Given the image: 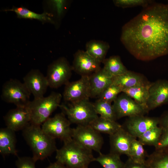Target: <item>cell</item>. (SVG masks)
<instances>
[{
	"instance_id": "6da1fadb",
	"label": "cell",
	"mask_w": 168,
	"mask_h": 168,
	"mask_svg": "<svg viewBox=\"0 0 168 168\" xmlns=\"http://www.w3.org/2000/svg\"><path fill=\"white\" fill-rule=\"evenodd\" d=\"M120 40L137 59L152 60L168 54V4L154 2L122 27Z\"/></svg>"
},
{
	"instance_id": "7a4b0ae2",
	"label": "cell",
	"mask_w": 168,
	"mask_h": 168,
	"mask_svg": "<svg viewBox=\"0 0 168 168\" xmlns=\"http://www.w3.org/2000/svg\"><path fill=\"white\" fill-rule=\"evenodd\" d=\"M23 136L36 161L43 160L57 149L55 139L45 133L40 127L30 122L22 130Z\"/></svg>"
},
{
	"instance_id": "3957f363",
	"label": "cell",
	"mask_w": 168,
	"mask_h": 168,
	"mask_svg": "<svg viewBox=\"0 0 168 168\" xmlns=\"http://www.w3.org/2000/svg\"><path fill=\"white\" fill-rule=\"evenodd\" d=\"M56 161L67 168H88L94 161L92 151L84 147L72 138L63 143V147L56 151Z\"/></svg>"
},
{
	"instance_id": "277c9868",
	"label": "cell",
	"mask_w": 168,
	"mask_h": 168,
	"mask_svg": "<svg viewBox=\"0 0 168 168\" xmlns=\"http://www.w3.org/2000/svg\"><path fill=\"white\" fill-rule=\"evenodd\" d=\"M63 96L58 92H52L46 97L34 99L27 106L31 115L30 122L41 125L58 107Z\"/></svg>"
},
{
	"instance_id": "5b68a950",
	"label": "cell",
	"mask_w": 168,
	"mask_h": 168,
	"mask_svg": "<svg viewBox=\"0 0 168 168\" xmlns=\"http://www.w3.org/2000/svg\"><path fill=\"white\" fill-rule=\"evenodd\" d=\"M59 107L71 123L89 125L98 116L89 99L61 104Z\"/></svg>"
},
{
	"instance_id": "8992f818",
	"label": "cell",
	"mask_w": 168,
	"mask_h": 168,
	"mask_svg": "<svg viewBox=\"0 0 168 168\" xmlns=\"http://www.w3.org/2000/svg\"><path fill=\"white\" fill-rule=\"evenodd\" d=\"M30 94L24 82L12 79L3 84L1 97L4 101L13 104L16 107H25L30 101Z\"/></svg>"
},
{
	"instance_id": "52a82bcc",
	"label": "cell",
	"mask_w": 168,
	"mask_h": 168,
	"mask_svg": "<svg viewBox=\"0 0 168 168\" xmlns=\"http://www.w3.org/2000/svg\"><path fill=\"white\" fill-rule=\"evenodd\" d=\"M71 123L62 112L49 118L42 124V128L53 138H58L63 143L72 139V128Z\"/></svg>"
},
{
	"instance_id": "ba28073f",
	"label": "cell",
	"mask_w": 168,
	"mask_h": 168,
	"mask_svg": "<svg viewBox=\"0 0 168 168\" xmlns=\"http://www.w3.org/2000/svg\"><path fill=\"white\" fill-rule=\"evenodd\" d=\"M72 71V66L64 57L54 61L48 66L46 76L49 87L57 88L65 85L69 82Z\"/></svg>"
},
{
	"instance_id": "9c48e42d",
	"label": "cell",
	"mask_w": 168,
	"mask_h": 168,
	"mask_svg": "<svg viewBox=\"0 0 168 168\" xmlns=\"http://www.w3.org/2000/svg\"><path fill=\"white\" fill-rule=\"evenodd\" d=\"M72 138L84 147L99 154L104 143L103 137L89 125H77L72 128Z\"/></svg>"
},
{
	"instance_id": "30bf717a",
	"label": "cell",
	"mask_w": 168,
	"mask_h": 168,
	"mask_svg": "<svg viewBox=\"0 0 168 168\" xmlns=\"http://www.w3.org/2000/svg\"><path fill=\"white\" fill-rule=\"evenodd\" d=\"M117 119L125 117L144 115L148 110L123 93L119 95L113 104Z\"/></svg>"
},
{
	"instance_id": "8fae6325",
	"label": "cell",
	"mask_w": 168,
	"mask_h": 168,
	"mask_svg": "<svg viewBox=\"0 0 168 168\" xmlns=\"http://www.w3.org/2000/svg\"><path fill=\"white\" fill-rule=\"evenodd\" d=\"M66 103H71L89 99L90 87L89 76H81L76 81L65 85L62 96Z\"/></svg>"
},
{
	"instance_id": "7c38bea8",
	"label": "cell",
	"mask_w": 168,
	"mask_h": 168,
	"mask_svg": "<svg viewBox=\"0 0 168 168\" xmlns=\"http://www.w3.org/2000/svg\"><path fill=\"white\" fill-rule=\"evenodd\" d=\"M159 118L138 115L128 117L122 127L131 135L138 138L147 130L158 126Z\"/></svg>"
},
{
	"instance_id": "4fadbf2b",
	"label": "cell",
	"mask_w": 168,
	"mask_h": 168,
	"mask_svg": "<svg viewBox=\"0 0 168 168\" xmlns=\"http://www.w3.org/2000/svg\"><path fill=\"white\" fill-rule=\"evenodd\" d=\"M100 63L86 51L79 50L74 55L72 70L81 76H89L100 69Z\"/></svg>"
},
{
	"instance_id": "5bb4252c",
	"label": "cell",
	"mask_w": 168,
	"mask_h": 168,
	"mask_svg": "<svg viewBox=\"0 0 168 168\" xmlns=\"http://www.w3.org/2000/svg\"><path fill=\"white\" fill-rule=\"evenodd\" d=\"M23 80L24 83L34 99L44 96L49 85L46 76L39 70H31L24 77Z\"/></svg>"
},
{
	"instance_id": "9a60e30c",
	"label": "cell",
	"mask_w": 168,
	"mask_h": 168,
	"mask_svg": "<svg viewBox=\"0 0 168 168\" xmlns=\"http://www.w3.org/2000/svg\"><path fill=\"white\" fill-rule=\"evenodd\" d=\"M7 128L16 132L22 130L31 122L27 107H16L9 110L4 117Z\"/></svg>"
},
{
	"instance_id": "2e32d148",
	"label": "cell",
	"mask_w": 168,
	"mask_h": 168,
	"mask_svg": "<svg viewBox=\"0 0 168 168\" xmlns=\"http://www.w3.org/2000/svg\"><path fill=\"white\" fill-rule=\"evenodd\" d=\"M168 104V80H159L151 83L147 107L149 111Z\"/></svg>"
},
{
	"instance_id": "e0dca14e",
	"label": "cell",
	"mask_w": 168,
	"mask_h": 168,
	"mask_svg": "<svg viewBox=\"0 0 168 168\" xmlns=\"http://www.w3.org/2000/svg\"><path fill=\"white\" fill-rule=\"evenodd\" d=\"M134 137L122 127L110 135V152L120 156L128 155L129 147Z\"/></svg>"
},
{
	"instance_id": "ac0fdd59",
	"label": "cell",
	"mask_w": 168,
	"mask_h": 168,
	"mask_svg": "<svg viewBox=\"0 0 168 168\" xmlns=\"http://www.w3.org/2000/svg\"><path fill=\"white\" fill-rule=\"evenodd\" d=\"M90 98H98L108 86L113 83L112 77L101 68L89 76Z\"/></svg>"
},
{
	"instance_id": "d6986e66",
	"label": "cell",
	"mask_w": 168,
	"mask_h": 168,
	"mask_svg": "<svg viewBox=\"0 0 168 168\" xmlns=\"http://www.w3.org/2000/svg\"><path fill=\"white\" fill-rule=\"evenodd\" d=\"M15 132L6 127L0 130V153L3 156L12 154L17 155L16 148Z\"/></svg>"
},
{
	"instance_id": "ffe728a7",
	"label": "cell",
	"mask_w": 168,
	"mask_h": 168,
	"mask_svg": "<svg viewBox=\"0 0 168 168\" xmlns=\"http://www.w3.org/2000/svg\"><path fill=\"white\" fill-rule=\"evenodd\" d=\"M112 80L113 83L122 89L129 88L148 82L141 75L128 70L123 74L113 77Z\"/></svg>"
},
{
	"instance_id": "44dd1931",
	"label": "cell",
	"mask_w": 168,
	"mask_h": 168,
	"mask_svg": "<svg viewBox=\"0 0 168 168\" xmlns=\"http://www.w3.org/2000/svg\"><path fill=\"white\" fill-rule=\"evenodd\" d=\"M151 83L148 82L132 87L122 89V92L148 110L147 102L149 96V89Z\"/></svg>"
},
{
	"instance_id": "7402d4cb",
	"label": "cell",
	"mask_w": 168,
	"mask_h": 168,
	"mask_svg": "<svg viewBox=\"0 0 168 168\" xmlns=\"http://www.w3.org/2000/svg\"><path fill=\"white\" fill-rule=\"evenodd\" d=\"M110 48L109 44L102 41L92 40L87 42L86 46V51L100 63L105 59Z\"/></svg>"
},
{
	"instance_id": "603a6c76",
	"label": "cell",
	"mask_w": 168,
	"mask_h": 168,
	"mask_svg": "<svg viewBox=\"0 0 168 168\" xmlns=\"http://www.w3.org/2000/svg\"><path fill=\"white\" fill-rule=\"evenodd\" d=\"M148 168H168V148L155 150L145 162Z\"/></svg>"
},
{
	"instance_id": "cb8c5ba5",
	"label": "cell",
	"mask_w": 168,
	"mask_h": 168,
	"mask_svg": "<svg viewBox=\"0 0 168 168\" xmlns=\"http://www.w3.org/2000/svg\"><path fill=\"white\" fill-rule=\"evenodd\" d=\"M5 11L14 12L19 18L35 19L43 22H53L51 14L46 12L42 14H38L23 7H17L15 6L11 9L6 10Z\"/></svg>"
},
{
	"instance_id": "d4e9b609",
	"label": "cell",
	"mask_w": 168,
	"mask_h": 168,
	"mask_svg": "<svg viewBox=\"0 0 168 168\" xmlns=\"http://www.w3.org/2000/svg\"><path fill=\"white\" fill-rule=\"evenodd\" d=\"M89 125L98 133L107 134L109 135L114 133L122 127V125L116 121L99 116Z\"/></svg>"
},
{
	"instance_id": "484cf974",
	"label": "cell",
	"mask_w": 168,
	"mask_h": 168,
	"mask_svg": "<svg viewBox=\"0 0 168 168\" xmlns=\"http://www.w3.org/2000/svg\"><path fill=\"white\" fill-rule=\"evenodd\" d=\"M102 63L103 69L112 77L123 74L128 71L118 56H113L105 58Z\"/></svg>"
},
{
	"instance_id": "4316f807",
	"label": "cell",
	"mask_w": 168,
	"mask_h": 168,
	"mask_svg": "<svg viewBox=\"0 0 168 168\" xmlns=\"http://www.w3.org/2000/svg\"><path fill=\"white\" fill-rule=\"evenodd\" d=\"M119 155L110 152L107 154H99L94 161L99 163L103 168H125V164Z\"/></svg>"
},
{
	"instance_id": "83f0119b",
	"label": "cell",
	"mask_w": 168,
	"mask_h": 168,
	"mask_svg": "<svg viewBox=\"0 0 168 168\" xmlns=\"http://www.w3.org/2000/svg\"><path fill=\"white\" fill-rule=\"evenodd\" d=\"M93 104L96 113L100 117L113 121H116L117 120L111 103L98 99Z\"/></svg>"
},
{
	"instance_id": "f1b7e54d",
	"label": "cell",
	"mask_w": 168,
	"mask_h": 168,
	"mask_svg": "<svg viewBox=\"0 0 168 168\" xmlns=\"http://www.w3.org/2000/svg\"><path fill=\"white\" fill-rule=\"evenodd\" d=\"M143 146L137 139H134L129 147L128 158L135 162L145 164L148 155Z\"/></svg>"
},
{
	"instance_id": "f546056e",
	"label": "cell",
	"mask_w": 168,
	"mask_h": 168,
	"mask_svg": "<svg viewBox=\"0 0 168 168\" xmlns=\"http://www.w3.org/2000/svg\"><path fill=\"white\" fill-rule=\"evenodd\" d=\"M162 128L157 126L147 130L138 138V140L144 146H153L157 144L163 132Z\"/></svg>"
},
{
	"instance_id": "4dcf8cb0",
	"label": "cell",
	"mask_w": 168,
	"mask_h": 168,
	"mask_svg": "<svg viewBox=\"0 0 168 168\" xmlns=\"http://www.w3.org/2000/svg\"><path fill=\"white\" fill-rule=\"evenodd\" d=\"M121 92L122 88L112 83L104 90L98 98L111 103L116 100Z\"/></svg>"
},
{
	"instance_id": "1f68e13d",
	"label": "cell",
	"mask_w": 168,
	"mask_h": 168,
	"mask_svg": "<svg viewBox=\"0 0 168 168\" xmlns=\"http://www.w3.org/2000/svg\"><path fill=\"white\" fill-rule=\"evenodd\" d=\"M152 0H115L113 1L114 5L122 8L133 7L138 6L146 7L153 2Z\"/></svg>"
},
{
	"instance_id": "d6a6232c",
	"label": "cell",
	"mask_w": 168,
	"mask_h": 168,
	"mask_svg": "<svg viewBox=\"0 0 168 168\" xmlns=\"http://www.w3.org/2000/svg\"><path fill=\"white\" fill-rule=\"evenodd\" d=\"M36 162L33 157H18L16 165L17 168H36Z\"/></svg>"
},
{
	"instance_id": "836d02e7",
	"label": "cell",
	"mask_w": 168,
	"mask_h": 168,
	"mask_svg": "<svg viewBox=\"0 0 168 168\" xmlns=\"http://www.w3.org/2000/svg\"><path fill=\"white\" fill-rule=\"evenodd\" d=\"M49 2L57 16L59 17H61L64 11L66 1L63 0H53L49 1Z\"/></svg>"
},
{
	"instance_id": "e575fe53",
	"label": "cell",
	"mask_w": 168,
	"mask_h": 168,
	"mask_svg": "<svg viewBox=\"0 0 168 168\" xmlns=\"http://www.w3.org/2000/svg\"><path fill=\"white\" fill-rule=\"evenodd\" d=\"M155 147V150L168 148V129L163 131L162 134Z\"/></svg>"
},
{
	"instance_id": "d590c367",
	"label": "cell",
	"mask_w": 168,
	"mask_h": 168,
	"mask_svg": "<svg viewBox=\"0 0 168 168\" xmlns=\"http://www.w3.org/2000/svg\"><path fill=\"white\" fill-rule=\"evenodd\" d=\"M125 164V168H148L145 163L136 162L129 158H128Z\"/></svg>"
},
{
	"instance_id": "8d00e7d4",
	"label": "cell",
	"mask_w": 168,
	"mask_h": 168,
	"mask_svg": "<svg viewBox=\"0 0 168 168\" xmlns=\"http://www.w3.org/2000/svg\"><path fill=\"white\" fill-rule=\"evenodd\" d=\"M159 126L161 127L163 130L168 129V111L163 114L159 118Z\"/></svg>"
},
{
	"instance_id": "74e56055",
	"label": "cell",
	"mask_w": 168,
	"mask_h": 168,
	"mask_svg": "<svg viewBox=\"0 0 168 168\" xmlns=\"http://www.w3.org/2000/svg\"><path fill=\"white\" fill-rule=\"evenodd\" d=\"M46 168H67L65 166L57 161L50 164Z\"/></svg>"
},
{
	"instance_id": "f35d334b",
	"label": "cell",
	"mask_w": 168,
	"mask_h": 168,
	"mask_svg": "<svg viewBox=\"0 0 168 168\" xmlns=\"http://www.w3.org/2000/svg\"></svg>"
}]
</instances>
